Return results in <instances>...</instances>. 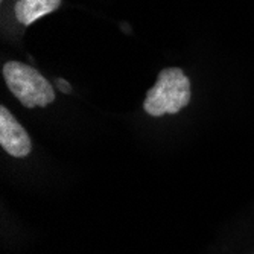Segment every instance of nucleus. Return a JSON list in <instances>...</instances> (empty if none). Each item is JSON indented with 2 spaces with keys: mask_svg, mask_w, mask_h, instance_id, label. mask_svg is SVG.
<instances>
[{
  "mask_svg": "<svg viewBox=\"0 0 254 254\" xmlns=\"http://www.w3.org/2000/svg\"><path fill=\"white\" fill-rule=\"evenodd\" d=\"M0 145L12 157L23 158L32 149L31 137L6 107H0Z\"/></svg>",
  "mask_w": 254,
  "mask_h": 254,
  "instance_id": "7ed1b4c3",
  "label": "nucleus"
},
{
  "mask_svg": "<svg viewBox=\"0 0 254 254\" xmlns=\"http://www.w3.org/2000/svg\"><path fill=\"white\" fill-rule=\"evenodd\" d=\"M3 79L11 93L26 108L48 107L55 101V90L37 68L20 61L3 65Z\"/></svg>",
  "mask_w": 254,
  "mask_h": 254,
  "instance_id": "f03ea898",
  "label": "nucleus"
},
{
  "mask_svg": "<svg viewBox=\"0 0 254 254\" xmlns=\"http://www.w3.org/2000/svg\"><path fill=\"white\" fill-rule=\"evenodd\" d=\"M190 79L180 67H166L158 73L155 84L148 90L143 108L154 118L175 114L190 102Z\"/></svg>",
  "mask_w": 254,
  "mask_h": 254,
  "instance_id": "f257e3e1",
  "label": "nucleus"
},
{
  "mask_svg": "<svg viewBox=\"0 0 254 254\" xmlns=\"http://www.w3.org/2000/svg\"><path fill=\"white\" fill-rule=\"evenodd\" d=\"M57 87L60 88V91H63V93H70V91H72V85L63 78L57 79Z\"/></svg>",
  "mask_w": 254,
  "mask_h": 254,
  "instance_id": "39448f33",
  "label": "nucleus"
},
{
  "mask_svg": "<svg viewBox=\"0 0 254 254\" xmlns=\"http://www.w3.org/2000/svg\"><path fill=\"white\" fill-rule=\"evenodd\" d=\"M61 6V0H17L14 6L15 18L23 26H31Z\"/></svg>",
  "mask_w": 254,
  "mask_h": 254,
  "instance_id": "20e7f679",
  "label": "nucleus"
}]
</instances>
